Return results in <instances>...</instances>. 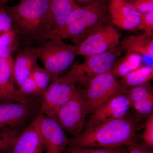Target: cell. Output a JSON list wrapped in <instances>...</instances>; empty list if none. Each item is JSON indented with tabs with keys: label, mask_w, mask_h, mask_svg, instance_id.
<instances>
[{
	"label": "cell",
	"mask_w": 153,
	"mask_h": 153,
	"mask_svg": "<svg viewBox=\"0 0 153 153\" xmlns=\"http://www.w3.org/2000/svg\"><path fill=\"white\" fill-rule=\"evenodd\" d=\"M143 139L145 145L148 147H153V114L148 117L145 124L144 130L143 134Z\"/></svg>",
	"instance_id": "28"
},
{
	"label": "cell",
	"mask_w": 153,
	"mask_h": 153,
	"mask_svg": "<svg viewBox=\"0 0 153 153\" xmlns=\"http://www.w3.org/2000/svg\"><path fill=\"white\" fill-rule=\"evenodd\" d=\"M137 125L128 117L117 119L85 128L79 135L69 138L68 146L116 148L138 143Z\"/></svg>",
	"instance_id": "2"
},
{
	"label": "cell",
	"mask_w": 153,
	"mask_h": 153,
	"mask_svg": "<svg viewBox=\"0 0 153 153\" xmlns=\"http://www.w3.org/2000/svg\"><path fill=\"white\" fill-rule=\"evenodd\" d=\"M124 91L111 70L94 77L82 88L89 113L113 96Z\"/></svg>",
	"instance_id": "8"
},
{
	"label": "cell",
	"mask_w": 153,
	"mask_h": 153,
	"mask_svg": "<svg viewBox=\"0 0 153 153\" xmlns=\"http://www.w3.org/2000/svg\"><path fill=\"white\" fill-rule=\"evenodd\" d=\"M20 130H6L0 131V153H6L20 133Z\"/></svg>",
	"instance_id": "26"
},
{
	"label": "cell",
	"mask_w": 153,
	"mask_h": 153,
	"mask_svg": "<svg viewBox=\"0 0 153 153\" xmlns=\"http://www.w3.org/2000/svg\"><path fill=\"white\" fill-rule=\"evenodd\" d=\"M137 30H143L145 34L153 36V11L141 14L140 19Z\"/></svg>",
	"instance_id": "27"
},
{
	"label": "cell",
	"mask_w": 153,
	"mask_h": 153,
	"mask_svg": "<svg viewBox=\"0 0 153 153\" xmlns=\"http://www.w3.org/2000/svg\"><path fill=\"white\" fill-rule=\"evenodd\" d=\"M38 47H25L19 50L13 60V71L14 82L17 87L31 76L38 66Z\"/></svg>",
	"instance_id": "15"
},
{
	"label": "cell",
	"mask_w": 153,
	"mask_h": 153,
	"mask_svg": "<svg viewBox=\"0 0 153 153\" xmlns=\"http://www.w3.org/2000/svg\"><path fill=\"white\" fill-rule=\"evenodd\" d=\"M88 113V107L82 96V88L78 86L70 99L58 111L55 119L66 132L74 137L83 130Z\"/></svg>",
	"instance_id": "7"
},
{
	"label": "cell",
	"mask_w": 153,
	"mask_h": 153,
	"mask_svg": "<svg viewBox=\"0 0 153 153\" xmlns=\"http://www.w3.org/2000/svg\"><path fill=\"white\" fill-rule=\"evenodd\" d=\"M13 21V29L25 47H38L59 36L49 0H21L5 8Z\"/></svg>",
	"instance_id": "1"
},
{
	"label": "cell",
	"mask_w": 153,
	"mask_h": 153,
	"mask_svg": "<svg viewBox=\"0 0 153 153\" xmlns=\"http://www.w3.org/2000/svg\"><path fill=\"white\" fill-rule=\"evenodd\" d=\"M49 4L58 34L61 37L68 16L79 6L74 0H49Z\"/></svg>",
	"instance_id": "18"
},
{
	"label": "cell",
	"mask_w": 153,
	"mask_h": 153,
	"mask_svg": "<svg viewBox=\"0 0 153 153\" xmlns=\"http://www.w3.org/2000/svg\"><path fill=\"white\" fill-rule=\"evenodd\" d=\"M149 148L146 145L137 143L127 147V153H152Z\"/></svg>",
	"instance_id": "31"
},
{
	"label": "cell",
	"mask_w": 153,
	"mask_h": 153,
	"mask_svg": "<svg viewBox=\"0 0 153 153\" xmlns=\"http://www.w3.org/2000/svg\"><path fill=\"white\" fill-rule=\"evenodd\" d=\"M131 107L139 115L149 117L153 114V95L131 102Z\"/></svg>",
	"instance_id": "25"
},
{
	"label": "cell",
	"mask_w": 153,
	"mask_h": 153,
	"mask_svg": "<svg viewBox=\"0 0 153 153\" xmlns=\"http://www.w3.org/2000/svg\"><path fill=\"white\" fill-rule=\"evenodd\" d=\"M13 29V21L4 5L0 6V35Z\"/></svg>",
	"instance_id": "29"
},
{
	"label": "cell",
	"mask_w": 153,
	"mask_h": 153,
	"mask_svg": "<svg viewBox=\"0 0 153 153\" xmlns=\"http://www.w3.org/2000/svg\"><path fill=\"white\" fill-rule=\"evenodd\" d=\"M63 153H127V147L107 149L68 146Z\"/></svg>",
	"instance_id": "24"
},
{
	"label": "cell",
	"mask_w": 153,
	"mask_h": 153,
	"mask_svg": "<svg viewBox=\"0 0 153 153\" xmlns=\"http://www.w3.org/2000/svg\"><path fill=\"white\" fill-rule=\"evenodd\" d=\"M39 130L46 153H63L69 146V138L57 121L39 112Z\"/></svg>",
	"instance_id": "12"
},
{
	"label": "cell",
	"mask_w": 153,
	"mask_h": 153,
	"mask_svg": "<svg viewBox=\"0 0 153 153\" xmlns=\"http://www.w3.org/2000/svg\"><path fill=\"white\" fill-rule=\"evenodd\" d=\"M119 49L121 51L133 52L151 60L153 58V36L144 34L130 36L120 42Z\"/></svg>",
	"instance_id": "16"
},
{
	"label": "cell",
	"mask_w": 153,
	"mask_h": 153,
	"mask_svg": "<svg viewBox=\"0 0 153 153\" xmlns=\"http://www.w3.org/2000/svg\"><path fill=\"white\" fill-rule=\"evenodd\" d=\"M130 2L141 14L153 11V0H133Z\"/></svg>",
	"instance_id": "30"
},
{
	"label": "cell",
	"mask_w": 153,
	"mask_h": 153,
	"mask_svg": "<svg viewBox=\"0 0 153 153\" xmlns=\"http://www.w3.org/2000/svg\"><path fill=\"white\" fill-rule=\"evenodd\" d=\"M120 36L112 24L99 26L92 30L77 46V55L86 57L108 52L118 47Z\"/></svg>",
	"instance_id": "9"
},
{
	"label": "cell",
	"mask_w": 153,
	"mask_h": 153,
	"mask_svg": "<svg viewBox=\"0 0 153 153\" xmlns=\"http://www.w3.org/2000/svg\"><path fill=\"white\" fill-rule=\"evenodd\" d=\"M74 1L79 6V5H80L83 6L91 4L96 0H74Z\"/></svg>",
	"instance_id": "32"
},
{
	"label": "cell",
	"mask_w": 153,
	"mask_h": 153,
	"mask_svg": "<svg viewBox=\"0 0 153 153\" xmlns=\"http://www.w3.org/2000/svg\"><path fill=\"white\" fill-rule=\"evenodd\" d=\"M108 11L111 23L122 30L137 29L141 14L126 0H108Z\"/></svg>",
	"instance_id": "14"
},
{
	"label": "cell",
	"mask_w": 153,
	"mask_h": 153,
	"mask_svg": "<svg viewBox=\"0 0 153 153\" xmlns=\"http://www.w3.org/2000/svg\"><path fill=\"white\" fill-rule=\"evenodd\" d=\"M131 108V103L124 91L116 94L97 107L91 113L85 128L93 127L109 121L124 117Z\"/></svg>",
	"instance_id": "11"
},
{
	"label": "cell",
	"mask_w": 153,
	"mask_h": 153,
	"mask_svg": "<svg viewBox=\"0 0 153 153\" xmlns=\"http://www.w3.org/2000/svg\"><path fill=\"white\" fill-rule=\"evenodd\" d=\"M77 56V46L66 44L57 36L39 47L38 59L50 74L51 82L68 70Z\"/></svg>",
	"instance_id": "4"
},
{
	"label": "cell",
	"mask_w": 153,
	"mask_h": 153,
	"mask_svg": "<svg viewBox=\"0 0 153 153\" xmlns=\"http://www.w3.org/2000/svg\"><path fill=\"white\" fill-rule=\"evenodd\" d=\"M108 0H96L77 7L68 16L61 35L77 46L95 28L111 24L108 11Z\"/></svg>",
	"instance_id": "3"
},
{
	"label": "cell",
	"mask_w": 153,
	"mask_h": 153,
	"mask_svg": "<svg viewBox=\"0 0 153 153\" xmlns=\"http://www.w3.org/2000/svg\"><path fill=\"white\" fill-rule=\"evenodd\" d=\"M33 98L0 103V131L20 129L37 116L40 112L41 97L38 101Z\"/></svg>",
	"instance_id": "6"
},
{
	"label": "cell",
	"mask_w": 153,
	"mask_h": 153,
	"mask_svg": "<svg viewBox=\"0 0 153 153\" xmlns=\"http://www.w3.org/2000/svg\"><path fill=\"white\" fill-rule=\"evenodd\" d=\"M13 59L0 58V91L3 100L13 101L16 89L13 71Z\"/></svg>",
	"instance_id": "17"
},
{
	"label": "cell",
	"mask_w": 153,
	"mask_h": 153,
	"mask_svg": "<svg viewBox=\"0 0 153 153\" xmlns=\"http://www.w3.org/2000/svg\"><path fill=\"white\" fill-rule=\"evenodd\" d=\"M117 47L85 58L82 63L72 66L64 76L78 86L84 87L94 77L111 70L117 57L121 54Z\"/></svg>",
	"instance_id": "5"
},
{
	"label": "cell",
	"mask_w": 153,
	"mask_h": 153,
	"mask_svg": "<svg viewBox=\"0 0 153 153\" xmlns=\"http://www.w3.org/2000/svg\"><path fill=\"white\" fill-rule=\"evenodd\" d=\"M142 56L133 52H126L125 55L117 60L111 71L117 78H122L143 65Z\"/></svg>",
	"instance_id": "20"
},
{
	"label": "cell",
	"mask_w": 153,
	"mask_h": 153,
	"mask_svg": "<svg viewBox=\"0 0 153 153\" xmlns=\"http://www.w3.org/2000/svg\"><path fill=\"white\" fill-rule=\"evenodd\" d=\"M31 76L41 96L50 85L49 83L51 81L50 74L44 68L37 66L33 70Z\"/></svg>",
	"instance_id": "23"
},
{
	"label": "cell",
	"mask_w": 153,
	"mask_h": 153,
	"mask_svg": "<svg viewBox=\"0 0 153 153\" xmlns=\"http://www.w3.org/2000/svg\"><path fill=\"white\" fill-rule=\"evenodd\" d=\"M153 78V66L142 65L119 81L124 91L150 82Z\"/></svg>",
	"instance_id": "19"
},
{
	"label": "cell",
	"mask_w": 153,
	"mask_h": 153,
	"mask_svg": "<svg viewBox=\"0 0 153 153\" xmlns=\"http://www.w3.org/2000/svg\"><path fill=\"white\" fill-rule=\"evenodd\" d=\"M19 42L16 32L13 29L0 35V58L12 57Z\"/></svg>",
	"instance_id": "21"
},
{
	"label": "cell",
	"mask_w": 153,
	"mask_h": 153,
	"mask_svg": "<svg viewBox=\"0 0 153 153\" xmlns=\"http://www.w3.org/2000/svg\"><path fill=\"white\" fill-rule=\"evenodd\" d=\"M38 115L19 133L6 153H43L44 145L39 130Z\"/></svg>",
	"instance_id": "13"
},
{
	"label": "cell",
	"mask_w": 153,
	"mask_h": 153,
	"mask_svg": "<svg viewBox=\"0 0 153 153\" xmlns=\"http://www.w3.org/2000/svg\"><path fill=\"white\" fill-rule=\"evenodd\" d=\"M10 0H0V6L4 5L5 4Z\"/></svg>",
	"instance_id": "33"
},
{
	"label": "cell",
	"mask_w": 153,
	"mask_h": 153,
	"mask_svg": "<svg viewBox=\"0 0 153 153\" xmlns=\"http://www.w3.org/2000/svg\"><path fill=\"white\" fill-rule=\"evenodd\" d=\"M1 100H3V98L1 94V91H0V101H1Z\"/></svg>",
	"instance_id": "34"
},
{
	"label": "cell",
	"mask_w": 153,
	"mask_h": 153,
	"mask_svg": "<svg viewBox=\"0 0 153 153\" xmlns=\"http://www.w3.org/2000/svg\"><path fill=\"white\" fill-rule=\"evenodd\" d=\"M40 96L32 76H29L16 89L13 101H22L25 99Z\"/></svg>",
	"instance_id": "22"
},
{
	"label": "cell",
	"mask_w": 153,
	"mask_h": 153,
	"mask_svg": "<svg viewBox=\"0 0 153 153\" xmlns=\"http://www.w3.org/2000/svg\"><path fill=\"white\" fill-rule=\"evenodd\" d=\"M78 86L64 75L58 77L41 96L40 112L55 118L58 111L70 99Z\"/></svg>",
	"instance_id": "10"
}]
</instances>
